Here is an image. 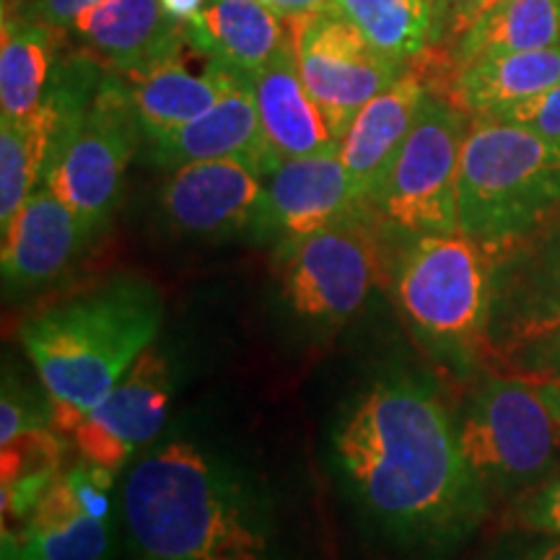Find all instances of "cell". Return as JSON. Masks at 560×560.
I'll return each instance as SVG.
<instances>
[{
	"label": "cell",
	"mask_w": 560,
	"mask_h": 560,
	"mask_svg": "<svg viewBox=\"0 0 560 560\" xmlns=\"http://www.w3.org/2000/svg\"><path fill=\"white\" fill-rule=\"evenodd\" d=\"M467 130L465 112L439 94L425 96L369 208L402 234H457L459 156Z\"/></svg>",
	"instance_id": "ba28073f"
},
{
	"label": "cell",
	"mask_w": 560,
	"mask_h": 560,
	"mask_svg": "<svg viewBox=\"0 0 560 560\" xmlns=\"http://www.w3.org/2000/svg\"><path fill=\"white\" fill-rule=\"evenodd\" d=\"M332 0H280L276 13H280L283 19H301V16H312V13L327 11L330 9Z\"/></svg>",
	"instance_id": "e575fe53"
},
{
	"label": "cell",
	"mask_w": 560,
	"mask_h": 560,
	"mask_svg": "<svg viewBox=\"0 0 560 560\" xmlns=\"http://www.w3.org/2000/svg\"><path fill=\"white\" fill-rule=\"evenodd\" d=\"M495 3H503V0H486V5H482V11H488L490 5H495Z\"/></svg>",
	"instance_id": "ab89813d"
},
{
	"label": "cell",
	"mask_w": 560,
	"mask_h": 560,
	"mask_svg": "<svg viewBox=\"0 0 560 560\" xmlns=\"http://www.w3.org/2000/svg\"><path fill=\"white\" fill-rule=\"evenodd\" d=\"M560 81V45L527 52L482 55L465 62L444 100L472 117H495Z\"/></svg>",
	"instance_id": "603a6c76"
},
{
	"label": "cell",
	"mask_w": 560,
	"mask_h": 560,
	"mask_svg": "<svg viewBox=\"0 0 560 560\" xmlns=\"http://www.w3.org/2000/svg\"><path fill=\"white\" fill-rule=\"evenodd\" d=\"M190 47L192 42L187 37L185 45L170 58L125 73V89L145 140L161 138L192 122L244 81L213 60H208L202 70H192L187 62Z\"/></svg>",
	"instance_id": "ac0fdd59"
},
{
	"label": "cell",
	"mask_w": 560,
	"mask_h": 560,
	"mask_svg": "<svg viewBox=\"0 0 560 560\" xmlns=\"http://www.w3.org/2000/svg\"><path fill=\"white\" fill-rule=\"evenodd\" d=\"M94 236L75 210L39 185L3 231L0 268L5 291H34L58 280Z\"/></svg>",
	"instance_id": "2e32d148"
},
{
	"label": "cell",
	"mask_w": 560,
	"mask_h": 560,
	"mask_svg": "<svg viewBox=\"0 0 560 560\" xmlns=\"http://www.w3.org/2000/svg\"><path fill=\"white\" fill-rule=\"evenodd\" d=\"M490 120H503V122H514L522 125L540 136L545 143H550L552 149L560 151V81L556 86L542 91V94L532 96V100L516 104L501 115L490 117Z\"/></svg>",
	"instance_id": "f546056e"
},
{
	"label": "cell",
	"mask_w": 560,
	"mask_h": 560,
	"mask_svg": "<svg viewBox=\"0 0 560 560\" xmlns=\"http://www.w3.org/2000/svg\"><path fill=\"white\" fill-rule=\"evenodd\" d=\"M102 3V0H24L16 9L3 11L11 16H19L24 21H34V24L50 26V30H70L75 16L89 5Z\"/></svg>",
	"instance_id": "836d02e7"
},
{
	"label": "cell",
	"mask_w": 560,
	"mask_h": 560,
	"mask_svg": "<svg viewBox=\"0 0 560 560\" xmlns=\"http://www.w3.org/2000/svg\"><path fill=\"white\" fill-rule=\"evenodd\" d=\"M122 516L143 558L270 560L260 509L242 482L187 441H170L132 467Z\"/></svg>",
	"instance_id": "3957f363"
},
{
	"label": "cell",
	"mask_w": 560,
	"mask_h": 560,
	"mask_svg": "<svg viewBox=\"0 0 560 560\" xmlns=\"http://www.w3.org/2000/svg\"><path fill=\"white\" fill-rule=\"evenodd\" d=\"M70 32L120 73L170 58L187 42L185 24L174 21L161 0H102L83 9Z\"/></svg>",
	"instance_id": "d6986e66"
},
{
	"label": "cell",
	"mask_w": 560,
	"mask_h": 560,
	"mask_svg": "<svg viewBox=\"0 0 560 560\" xmlns=\"http://www.w3.org/2000/svg\"><path fill=\"white\" fill-rule=\"evenodd\" d=\"M265 140L272 159L291 161L338 151L330 125L301 81L296 52L285 50L278 60L249 79Z\"/></svg>",
	"instance_id": "7402d4cb"
},
{
	"label": "cell",
	"mask_w": 560,
	"mask_h": 560,
	"mask_svg": "<svg viewBox=\"0 0 560 560\" xmlns=\"http://www.w3.org/2000/svg\"><path fill=\"white\" fill-rule=\"evenodd\" d=\"M104 475L94 465L58 475L16 529L3 527V560H112Z\"/></svg>",
	"instance_id": "7c38bea8"
},
{
	"label": "cell",
	"mask_w": 560,
	"mask_h": 560,
	"mask_svg": "<svg viewBox=\"0 0 560 560\" xmlns=\"http://www.w3.org/2000/svg\"><path fill=\"white\" fill-rule=\"evenodd\" d=\"M172 402V366L151 346L100 402L70 418L60 433L73 441L86 465L115 472L166 425Z\"/></svg>",
	"instance_id": "8fae6325"
},
{
	"label": "cell",
	"mask_w": 560,
	"mask_h": 560,
	"mask_svg": "<svg viewBox=\"0 0 560 560\" xmlns=\"http://www.w3.org/2000/svg\"><path fill=\"white\" fill-rule=\"evenodd\" d=\"M429 94V83L405 60L400 79L382 94H376L353 117L346 136L340 138L338 156L366 206L395 153L400 151L410 128L416 125L418 112Z\"/></svg>",
	"instance_id": "ffe728a7"
},
{
	"label": "cell",
	"mask_w": 560,
	"mask_h": 560,
	"mask_svg": "<svg viewBox=\"0 0 560 560\" xmlns=\"http://www.w3.org/2000/svg\"><path fill=\"white\" fill-rule=\"evenodd\" d=\"M185 30L206 58L244 81L293 47L291 21L257 0H210Z\"/></svg>",
	"instance_id": "44dd1931"
},
{
	"label": "cell",
	"mask_w": 560,
	"mask_h": 560,
	"mask_svg": "<svg viewBox=\"0 0 560 560\" xmlns=\"http://www.w3.org/2000/svg\"><path fill=\"white\" fill-rule=\"evenodd\" d=\"M143 560H153V558H143Z\"/></svg>",
	"instance_id": "60d3db41"
},
{
	"label": "cell",
	"mask_w": 560,
	"mask_h": 560,
	"mask_svg": "<svg viewBox=\"0 0 560 560\" xmlns=\"http://www.w3.org/2000/svg\"><path fill=\"white\" fill-rule=\"evenodd\" d=\"M330 9L392 60L405 62L431 45L433 0H332Z\"/></svg>",
	"instance_id": "4316f807"
},
{
	"label": "cell",
	"mask_w": 560,
	"mask_h": 560,
	"mask_svg": "<svg viewBox=\"0 0 560 560\" xmlns=\"http://www.w3.org/2000/svg\"><path fill=\"white\" fill-rule=\"evenodd\" d=\"M542 387L545 400H548L552 416H556V425H558V436H560V382H537Z\"/></svg>",
	"instance_id": "8d00e7d4"
},
{
	"label": "cell",
	"mask_w": 560,
	"mask_h": 560,
	"mask_svg": "<svg viewBox=\"0 0 560 560\" xmlns=\"http://www.w3.org/2000/svg\"><path fill=\"white\" fill-rule=\"evenodd\" d=\"M486 0H433V37L431 45L452 47L478 21Z\"/></svg>",
	"instance_id": "1f68e13d"
},
{
	"label": "cell",
	"mask_w": 560,
	"mask_h": 560,
	"mask_svg": "<svg viewBox=\"0 0 560 560\" xmlns=\"http://www.w3.org/2000/svg\"><path fill=\"white\" fill-rule=\"evenodd\" d=\"M509 369L532 382H560V327L511 353Z\"/></svg>",
	"instance_id": "4dcf8cb0"
},
{
	"label": "cell",
	"mask_w": 560,
	"mask_h": 560,
	"mask_svg": "<svg viewBox=\"0 0 560 560\" xmlns=\"http://www.w3.org/2000/svg\"><path fill=\"white\" fill-rule=\"evenodd\" d=\"M62 117L42 185L100 234L122 192L140 132L125 83L79 79L52 86Z\"/></svg>",
	"instance_id": "5b68a950"
},
{
	"label": "cell",
	"mask_w": 560,
	"mask_h": 560,
	"mask_svg": "<svg viewBox=\"0 0 560 560\" xmlns=\"http://www.w3.org/2000/svg\"><path fill=\"white\" fill-rule=\"evenodd\" d=\"M149 153L153 164L166 172L195 164V161L219 159L249 161L265 177L278 166L265 140L249 81L236 83L229 94H223L192 122L149 140Z\"/></svg>",
	"instance_id": "e0dca14e"
},
{
	"label": "cell",
	"mask_w": 560,
	"mask_h": 560,
	"mask_svg": "<svg viewBox=\"0 0 560 560\" xmlns=\"http://www.w3.org/2000/svg\"><path fill=\"white\" fill-rule=\"evenodd\" d=\"M495 257L465 234H423L400 252L392 285L402 317L446 353L486 348Z\"/></svg>",
	"instance_id": "8992f818"
},
{
	"label": "cell",
	"mask_w": 560,
	"mask_h": 560,
	"mask_svg": "<svg viewBox=\"0 0 560 560\" xmlns=\"http://www.w3.org/2000/svg\"><path fill=\"white\" fill-rule=\"evenodd\" d=\"M459 450L488 493H527L558 472L560 436L542 387L524 376L482 382L457 423Z\"/></svg>",
	"instance_id": "52a82bcc"
},
{
	"label": "cell",
	"mask_w": 560,
	"mask_h": 560,
	"mask_svg": "<svg viewBox=\"0 0 560 560\" xmlns=\"http://www.w3.org/2000/svg\"><path fill=\"white\" fill-rule=\"evenodd\" d=\"M208 3L210 0H161L164 11L179 24H190L192 19H198Z\"/></svg>",
	"instance_id": "d590c367"
},
{
	"label": "cell",
	"mask_w": 560,
	"mask_h": 560,
	"mask_svg": "<svg viewBox=\"0 0 560 560\" xmlns=\"http://www.w3.org/2000/svg\"><path fill=\"white\" fill-rule=\"evenodd\" d=\"M335 465L363 516L408 550L441 552L488 511V488L459 450L457 423L410 374L382 376L342 410Z\"/></svg>",
	"instance_id": "6da1fadb"
},
{
	"label": "cell",
	"mask_w": 560,
	"mask_h": 560,
	"mask_svg": "<svg viewBox=\"0 0 560 560\" xmlns=\"http://www.w3.org/2000/svg\"><path fill=\"white\" fill-rule=\"evenodd\" d=\"M265 208V174L244 159L195 161L172 170L159 192L161 219L190 240L257 234Z\"/></svg>",
	"instance_id": "4fadbf2b"
},
{
	"label": "cell",
	"mask_w": 560,
	"mask_h": 560,
	"mask_svg": "<svg viewBox=\"0 0 560 560\" xmlns=\"http://www.w3.org/2000/svg\"><path fill=\"white\" fill-rule=\"evenodd\" d=\"M58 32L60 30L3 13V37H0V112L3 117H26L47 100Z\"/></svg>",
	"instance_id": "484cf974"
},
{
	"label": "cell",
	"mask_w": 560,
	"mask_h": 560,
	"mask_svg": "<svg viewBox=\"0 0 560 560\" xmlns=\"http://www.w3.org/2000/svg\"><path fill=\"white\" fill-rule=\"evenodd\" d=\"M164 325L159 285L120 272L24 319L19 340L52 405V429L102 400Z\"/></svg>",
	"instance_id": "7a4b0ae2"
},
{
	"label": "cell",
	"mask_w": 560,
	"mask_h": 560,
	"mask_svg": "<svg viewBox=\"0 0 560 560\" xmlns=\"http://www.w3.org/2000/svg\"><path fill=\"white\" fill-rule=\"evenodd\" d=\"M257 3H262V5H270V9H272V11H276V9H278V3H280V0H257Z\"/></svg>",
	"instance_id": "f35d334b"
},
{
	"label": "cell",
	"mask_w": 560,
	"mask_h": 560,
	"mask_svg": "<svg viewBox=\"0 0 560 560\" xmlns=\"http://www.w3.org/2000/svg\"><path fill=\"white\" fill-rule=\"evenodd\" d=\"M560 327V226H550L495 260L486 348L495 359Z\"/></svg>",
	"instance_id": "5bb4252c"
},
{
	"label": "cell",
	"mask_w": 560,
	"mask_h": 560,
	"mask_svg": "<svg viewBox=\"0 0 560 560\" xmlns=\"http://www.w3.org/2000/svg\"><path fill=\"white\" fill-rule=\"evenodd\" d=\"M560 45V0H503L482 11L452 47L457 68L482 55L545 50Z\"/></svg>",
	"instance_id": "d4e9b609"
},
{
	"label": "cell",
	"mask_w": 560,
	"mask_h": 560,
	"mask_svg": "<svg viewBox=\"0 0 560 560\" xmlns=\"http://www.w3.org/2000/svg\"><path fill=\"white\" fill-rule=\"evenodd\" d=\"M52 423V405L42 408L16 380L5 376L3 397H0V446H9L26 433L45 429Z\"/></svg>",
	"instance_id": "83f0119b"
},
{
	"label": "cell",
	"mask_w": 560,
	"mask_h": 560,
	"mask_svg": "<svg viewBox=\"0 0 560 560\" xmlns=\"http://www.w3.org/2000/svg\"><path fill=\"white\" fill-rule=\"evenodd\" d=\"M369 210L278 244L280 296L296 317L342 325L363 310L382 270V240L366 221Z\"/></svg>",
	"instance_id": "9c48e42d"
},
{
	"label": "cell",
	"mask_w": 560,
	"mask_h": 560,
	"mask_svg": "<svg viewBox=\"0 0 560 560\" xmlns=\"http://www.w3.org/2000/svg\"><path fill=\"white\" fill-rule=\"evenodd\" d=\"M560 210V151L522 125L472 117L459 156V234L499 260Z\"/></svg>",
	"instance_id": "277c9868"
},
{
	"label": "cell",
	"mask_w": 560,
	"mask_h": 560,
	"mask_svg": "<svg viewBox=\"0 0 560 560\" xmlns=\"http://www.w3.org/2000/svg\"><path fill=\"white\" fill-rule=\"evenodd\" d=\"M289 21L301 81L340 143L353 117L400 79L405 62L376 50L332 9Z\"/></svg>",
	"instance_id": "30bf717a"
},
{
	"label": "cell",
	"mask_w": 560,
	"mask_h": 560,
	"mask_svg": "<svg viewBox=\"0 0 560 560\" xmlns=\"http://www.w3.org/2000/svg\"><path fill=\"white\" fill-rule=\"evenodd\" d=\"M60 117L55 89L47 91V100L32 115L0 117V231L11 226L45 177Z\"/></svg>",
	"instance_id": "cb8c5ba5"
},
{
	"label": "cell",
	"mask_w": 560,
	"mask_h": 560,
	"mask_svg": "<svg viewBox=\"0 0 560 560\" xmlns=\"http://www.w3.org/2000/svg\"><path fill=\"white\" fill-rule=\"evenodd\" d=\"M363 208L366 202L355 190L338 151L280 161L265 177V208L255 236L278 244L293 242Z\"/></svg>",
	"instance_id": "9a60e30c"
},
{
	"label": "cell",
	"mask_w": 560,
	"mask_h": 560,
	"mask_svg": "<svg viewBox=\"0 0 560 560\" xmlns=\"http://www.w3.org/2000/svg\"><path fill=\"white\" fill-rule=\"evenodd\" d=\"M511 520L516 529L560 537V472L522 493Z\"/></svg>",
	"instance_id": "f1b7e54d"
},
{
	"label": "cell",
	"mask_w": 560,
	"mask_h": 560,
	"mask_svg": "<svg viewBox=\"0 0 560 560\" xmlns=\"http://www.w3.org/2000/svg\"><path fill=\"white\" fill-rule=\"evenodd\" d=\"M21 3H24V0H3V11L16 9V5H21Z\"/></svg>",
	"instance_id": "74e56055"
},
{
	"label": "cell",
	"mask_w": 560,
	"mask_h": 560,
	"mask_svg": "<svg viewBox=\"0 0 560 560\" xmlns=\"http://www.w3.org/2000/svg\"><path fill=\"white\" fill-rule=\"evenodd\" d=\"M482 560H560V537L520 529L501 540Z\"/></svg>",
	"instance_id": "d6a6232c"
}]
</instances>
